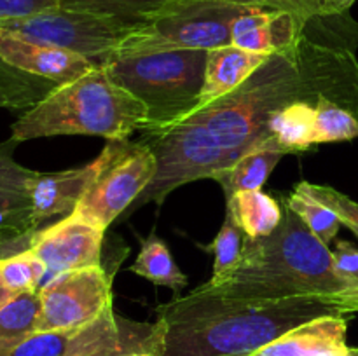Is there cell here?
Returning a JSON list of instances; mask_svg holds the SVG:
<instances>
[{
  "mask_svg": "<svg viewBox=\"0 0 358 356\" xmlns=\"http://www.w3.org/2000/svg\"><path fill=\"white\" fill-rule=\"evenodd\" d=\"M327 96L358 117V61L353 45L301 38L271 54L240 87L189 115L231 163L269 138L273 114L296 101ZM233 166V164H231Z\"/></svg>",
  "mask_w": 358,
  "mask_h": 356,
  "instance_id": "obj_1",
  "label": "cell"
},
{
  "mask_svg": "<svg viewBox=\"0 0 358 356\" xmlns=\"http://www.w3.org/2000/svg\"><path fill=\"white\" fill-rule=\"evenodd\" d=\"M358 313L331 295L234 299L192 290L157 307V320L140 342L156 356H252L315 318Z\"/></svg>",
  "mask_w": 358,
  "mask_h": 356,
  "instance_id": "obj_2",
  "label": "cell"
},
{
  "mask_svg": "<svg viewBox=\"0 0 358 356\" xmlns=\"http://www.w3.org/2000/svg\"><path fill=\"white\" fill-rule=\"evenodd\" d=\"M198 290L234 299L331 295L358 309V283L338 271L331 248L287 205L275 232L257 239L245 236L236 267L226 278L206 281Z\"/></svg>",
  "mask_w": 358,
  "mask_h": 356,
  "instance_id": "obj_3",
  "label": "cell"
},
{
  "mask_svg": "<svg viewBox=\"0 0 358 356\" xmlns=\"http://www.w3.org/2000/svg\"><path fill=\"white\" fill-rule=\"evenodd\" d=\"M147 124L145 105L115 84L103 66L96 65L77 79L58 84L31 105L13 124L10 140L21 143L63 135L129 140Z\"/></svg>",
  "mask_w": 358,
  "mask_h": 356,
  "instance_id": "obj_4",
  "label": "cell"
},
{
  "mask_svg": "<svg viewBox=\"0 0 358 356\" xmlns=\"http://www.w3.org/2000/svg\"><path fill=\"white\" fill-rule=\"evenodd\" d=\"M208 51L133 52L112 54L96 65L147 108V129H161L194 114L205 84Z\"/></svg>",
  "mask_w": 358,
  "mask_h": 356,
  "instance_id": "obj_5",
  "label": "cell"
},
{
  "mask_svg": "<svg viewBox=\"0 0 358 356\" xmlns=\"http://www.w3.org/2000/svg\"><path fill=\"white\" fill-rule=\"evenodd\" d=\"M250 9L222 0H177L136 24L114 54L226 47L233 44V23Z\"/></svg>",
  "mask_w": 358,
  "mask_h": 356,
  "instance_id": "obj_6",
  "label": "cell"
},
{
  "mask_svg": "<svg viewBox=\"0 0 358 356\" xmlns=\"http://www.w3.org/2000/svg\"><path fill=\"white\" fill-rule=\"evenodd\" d=\"M142 133V142L156 156L157 171L149 187L133 202V208L147 202L161 205L180 185L203 178L213 180L217 173L233 164L213 140L187 117L166 128Z\"/></svg>",
  "mask_w": 358,
  "mask_h": 356,
  "instance_id": "obj_7",
  "label": "cell"
},
{
  "mask_svg": "<svg viewBox=\"0 0 358 356\" xmlns=\"http://www.w3.org/2000/svg\"><path fill=\"white\" fill-rule=\"evenodd\" d=\"M101 166L70 215L101 230L133 206L157 171L156 156L147 143L108 140L101 150Z\"/></svg>",
  "mask_w": 358,
  "mask_h": 356,
  "instance_id": "obj_8",
  "label": "cell"
},
{
  "mask_svg": "<svg viewBox=\"0 0 358 356\" xmlns=\"http://www.w3.org/2000/svg\"><path fill=\"white\" fill-rule=\"evenodd\" d=\"M136 24L138 23L58 7L35 16L6 21L0 28L24 40L65 49L100 63L117 51L119 44Z\"/></svg>",
  "mask_w": 358,
  "mask_h": 356,
  "instance_id": "obj_9",
  "label": "cell"
},
{
  "mask_svg": "<svg viewBox=\"0 0 358 356\" xmlns=\"http://www.w3.org/2000/svg\"><path fill=\"white\" fill-rule=\"evenodd\" d=\"M37 332L79 330L112 306L110 278L101 265L66 271L42 283Z\"/></svg>",
  "mask_w": 358,
  "mask_h": 356,
  "instance_id": "obj_10",
  "label": "cell"
},
{
  "mask_svg": "<svg viewBox=\"0 0 358 356\" xmlns=\"http://www.w3.org/2000/svg\"><path fill=\"white\" fill-rule=\"evenodd\" d=\"M103 234L105 230L73 215L37 230L30 250L45 265L44 281L62 272L100 265Z\"/></svg>",
  "mask_w": 358,
  "mask_h": 356,
  "instance_id": "obj_11",
  "label": "cell"
},
{
  "mask_svg": "<svg viewBox=\"0 0 358 356\" xmlns=\"http://www.w3.org/2000/svg\"><path fill=\"white\" fill-rule=\"evenodd\" d=\"M0 61L17 72L65 84L91 72L96 63L76 52L24 40L0 28Z\"/></svg>",
  "mask_w": 358,
  "mask_h": 356,
  "instance_id": "obj_12",
  "label": "cell"
},
{
  "mask_svg": "<svg viewBox=\"0 0 358 356\" xmlns=\"http://www.w3.org/2000/svg\"><path fill=\"white\" fill-rule=\"evenodd\" d=\"M308 21L289 10L254 7L231 28L233 44L259 54H278L296 47L306 34Z\"/></svg>",
  "mask_w": 358,
  "mask_h": 356,
  "instance_id": "obj_13",
  "label": "cell"
},
{
  "mask_svg": "<svg viewBox=\"0 0 358 356\" xmlns=\"http://www.w3.org/2000/svg\"><path fill=\"white\" fill-rule=\"evenodd\" d=\"M101 166V156L83 168L56 173H37L28 184L31 222L37 227L42 220L55 215H70Z\"/></svg>",
  "mask_w": 358,
  "mask_h": 356,
  "instance_id": "obj_14",
  "label": "cell"
},
{
  "mask_svg": "<svg viewBox=\"0 0 358 356\" xmlns=\"http://www.w3.org/2000/svg\"><path fill=\"white\" fill-rule=\"evenodd\" d=\"M346 316L315 318L283 334L252 356H353L346 342Z\"/></svg>",
  "mask_w": 358,
  "mask_h": 356,
  "instance_id": "obj_15",
  "label": "cell"
},
{
  "mask_svg": "<svg viewBox=\"0 0 358 356\" xmlns=\"http://www.w3.org/2000/svg\"><path fill=\"white\" fill-rule=\"evenodd\" d=\"M268 58V54L247 51L234 44L208 51L205 84H203L201 98L196 110L233 93Z\"/></svg>",
  "mask_w": 358,
  "mask_h": 356,
  "instance_id": "obj_16",
  "label": "cell"
},
{
  "mask_svg": "<svg viewBox=\"0 0 358 356\" xmlns=\"http://www.w3.org/2000/svg\"><path fill=\"white\" fill-rule=\"evenodd\" d=\"M287 154L289 152L273 136H269L257 147L238 157L233 166L217 173L213 180L222 187L226 199L236 192L261 191L276 164Z\"/></svg>",
  "mask_w": 358,
  "mask_h": 356,
  "instance_id": "obj_17",
  "label": "cell"
},
{
  "mask_svg": "<svg viewBox=\"0 0 358 356\" xmlns=\"http://www.w3.org/2000/svg\"><path fill=\"white\" fill-rule=\"evenodd\" d=\"M226 213L252 239L266 237L276 230L283 220L282 206L262 191L236 192L226 199Z\"/></svg>",
  "mask_w": 358,
  "mask_h": 356,
  "instance_id": "obj_18",
  "label": "cell"
},
{
  "mask_svg": "<svg viewBox=\"0 0 358 356\" xmlns=\"http://www.w3.org/2000/svg\"><path fill=\"white\" fill-rule=\"evenodd\" d=\"M131 348L112 306L90 325L80 328L70 342L66 356H121Z\"/></svg>",
  "mask_w": 358,
  "mask_h": 356,
  "instance_id": "obj_19",
  "label": "cell"
},
{
  "mask_svg": "<svg viewBox=\"0 0 358 356\" xmlns=\"http://www.w3.org/2000/svg\"><path fill=\"white\" fill-rule=\"evenodd\" d=\"M268 131L289 154L310 150L315 143V103L296 101L276 114L268 122Z\"/></svg>",
  "mask_w": 358,
  "mask_h": 356,
  "instance_id": "obj_20",
  "label": "cell"
},
{
  "mask_svg": "<svg viewBox=\"0 0 358 356\" xmlns=\"http://www.w3.org/2000/svg\"><path fill=\"white\" fill-rule=\"evenodd\" d=\"M129 271L154 285L168 286L173 292H180L189 281L187 276L175 264L170 248L156 234H150L147 239L142 241V250Z\"/></svg>",
  "mask_w": 358,
  "mask_h": 356,
  "instance_id": "obj_21",
  "label": "cell"
},
{
  "mask_svg": "<svg viewBox=\"0 0 358 356\" xmlns=\"http://www.w3.org/2000/svg\"><path fill=\"white\" fill-rule=\"evenodd\" d=\"M173 2L177 0H59V7L115 17L128 23H142Z\"/></svg>",
  "mask_w": 358,
  "mask_h": 356,
  "instance_id": "obj_22",
  "label": "cell"
},
{
  "mask_svg": "<svg viewBox=\"0 0 358 356\" xmlns=\"http://www.w3.org/2000/svg\"><path fill=\"white\" fill-rule=\"evenodd\" d=\"M14 145H17L14 140L0 145V208L30 212L28 184L37 171L28 170L14 161Z\"/></svg>",
  "mask_w": 358,
  "mask_h": 356,
  "instance_id": "obj_23",
  "label": "cell"
},
{
  "mask_svg": "<svg viewBox=\"0 0 358 356\" xmlns=\"http://www.w3.org/2000/svg\"><path fill=\"white\" fill-rule=\"evenodd\" d=\"M41 307L38 290L16 293L0 307V341L21 342L28 335L35 334Z\"/></svg>",
  "mask_w": 358,
  "mask_h": 356,
  "instance_id": "obj_24",
  "label": "cell"
},
{
  "mask_svg": "<svg viewBox=\"0 0 358 356\" xmlns=\"http://www.w3.org/2000/svg\"><path fill=\"white\" fill-rule=\"evenodd\" d=\"M358 138V117L352 110L320 96L315 105V143L348 142Z\"/></svg>",
  "mask_w": 358,
  "mask_h": 356,
  "instance_id": "obj_25",
  "label": "cell"
},
{
  "mask_svg": "<svg viewBox=\"0 0 358 356\" xmlns=\"http://www.w3.org/2000/svg\"><path fill=\"white\" fill-rule=\"evenodd\" d=\"M0 279L13 293L34 292L45 279V265L28 248L0 260Z\"/></svg>",
  "mask_w": 358,
  "mask_h": 356,
  "instance_id": "obj_26",
  "label": "cell"
},
{
  "mask_svg": "<svg viewBox=\"0 0 358 356\" xmlns=\"http://www.w3.org/2000/svg\"><path fill=\"white\" fill-rule=\"evenodd\" d=\"M285 205L303 220L308 225V229L329 246L338 236L341 220L332 212L331 208L324 206L322 202L308 198V195L299 194L294 191L292 194L285 198Z\"/></svg>",
  "mask_w": 358,
  "mask_h": 356,
  "instance_id": "obj_27",
  "label": "cell"
},
{
  "mask_svg": "<svg viewBox=\"0 0 358 356\" xmlns=\"http://www.w3.org/2000/svg\"><path fill=\"white\" fill-rule=\"evenodd\" d=\"M243 230L236 225L231 215L226 213V220H224L219 234L213 239V243L206 246V250L212 251L213 257H215V260H213V276L210 281H219V279L226 278L236 267L241 251H243Z\"/></svg>",
  "mask_w": 358,
  "mask_h": 356,
  "instance_id": "obj_28",
  "label": "cell"
},
{
  "mask_svg": "<svg viewBox=\"0 0 358 356\" xmlns=\"http://www.w3.org/2000/svg\"><path fill=\"white\" fill-rule=\"evenodd\" d=\"M296 192L308 195V198L331 208L339 216L341 223L350 227L358 237V202L350 199L343 192L329 187V185H315L310 184V181H301L296 187Z\"/></svg>",
  "mask_w": 358,
  "mask_h": 356,
  "instance_id": "obj_29",
  "label": "cell"
},
{
  "mask_svg": "<svg viewBox=\"0 0 358 356\" xmlns=\"http://www.w3.org/2000/svg\"><path fill=\"white\" fill-rule=\"evenodd\" d=\"M79 330L35 332L17 342L7 356H66L70 342Z\"/></svg>",
  "mask_w": 358,
  "mask_h": 356,
  "instance_id": "obj_30",
  "label": "cell"
},
{
  "mask_svg": "<svg viewBox=\"0 0 358 356\" xmlns=\"http://www.w3.org/2000/svg\"><path fill=\"white\" fill-rule=\"evenodd\" d=\"M222 2L271 10H289V13L297 14L306 21L317 16H325L324 10H322V0H222Z\"/></svg>",
  "mask_w": 358,
  "mask_h": 356,
  "instance_id": "obj_31",
  "label": "cell"
},
{
  "mask_svg": "<svg viewBox=\"0 0 358 356\" xmlns=\"http://www.w3.org/2000/svg\"><path fill=\"white\" fill-rule=\"evenodd\" d=\"M59 0H0V24L58 9Z\"/></svg>",
  "mask_w": 358,
  "mask_h": 356,
  "instance_id": "obj_32",
  "label": "cell"
},
{
  "mask_svg": "<svg viewBox=\"0 0 358 356\" xmlns=\"http://www.w3.org/2000/svg\"><path fill=\"white\" fill-rule=\"evenodd\" d=\"M332 255H334V264L338 271L358 283V246L350 241H338Z\"/></svg>",
  "mask_w": 358,
  "mask_h": 356,
  "instance_id": "obj_33",
  "label": "cell"
},
{
  "mask_svg": "<svg viewBox=\"0 0 358 356\" xmlns=\"http://www.w3.org/2000/svg\"><path fill=\"white\" fill-rule=\"evenodd\" d=\"M37 232V230H35ZM35 232H20V230H0V260L31 246Z\"/></svg>",
  "mask_w": 358,
  "mask_h": 356,
  "instance_id": "obj_34",
  "label": "cell"
},
{
  "mask_svg": "<svg viewBox=\"0 0 358 356\" xmlns=\"http://www.w3.org/2000/svg\"><path fill=\"white\" fill-rule=\"evenodd\" d=\"M21 93L20 91H16L14 87L7 86L6 82H2L0 80V108L2 107H16L17 103H23V101L20 100Z\"/></svg>",
  "mask_w": 358,
  "mask_h": 356,
  "instance_id": "obj_35",
  "label": "cell"
},
{
  "mask_svg": "<svg viewBox=\"0 0 358 356\" xmlns=\"http://www.w3.org/2000/svg\"><path fill=\"white\" fill-rule=\"evenodd\" d=\"M357 0H322L324 14H346Z\"/></svg>",
  "mask_w": 358,
  "mask_h": 356,
  "instance_id": "obj_36",
  "label": "cell"
},
{
  "mask_svg": "<svg viewBox=\"0 0 358 356\" xmlns=\"http://www.w3.org/2000/svg\"><path fill=\"white\" fill-rule=\"evenodd\" d=\"M14 295H16V293L10 292V290L3 285L2 279H0V307H2L6 302H9Z\"/></svg>",
  "mask_w": 358,
  "mask_h": 356,
  "instance_id": "obj_37",
  "label": "cell"
},
{
  "mask_svg": "<svg viewBox=\"0 0 358 356\" xmlns=\"http://www.w3.org/2000/svg\"><path fill=\"white\" fill-rule=\"evenodd\" d=\"M17 342H10V341H0V356H7L10 353V349L16 346Z\"/></svg>",
  "mask_w": 358,
  "mask_h": 356,
  "instance_id": "obj_38",
  "label": "cell"
},
{
  "mask_svg": "<svg viewBox=\"0 0 358 356\" xmlns=\"http://www.w3.org/2000/svg\"><path fill=\"white\" fill-rule=\"evenodd\" d=\"M121 356H156L152 353H147L143 349H129V351H124Z\"/></svg>",
  "mask_w": 358,
  "mask_h": 356,
  "instance_id": "obj_39",
  "label": "cell"
},
{
  "mask_svg": "<svg viewBox=\"0 0 358 356\" xmlns=\"http://www.w3.org/2000/svg\"><path fill=\"white\" fill-rule=\"evenodd\" d=\"M352 353L353 356H358V348H352Z\"/></svg>",
  "mask_w": 358,
  "mask_h": 356,
  "instance_id": "obj_40",
  "label": "cell"
},
{
  "mask_svg": "<svg viewBox=\"0 0 358 356\" xmlns=\"http://www.w3.org/2000/svg\"><path fill=\"white\" fill-rule=\"evenodd\" d=\"M0 63H2V61H0Z\"/></svg>",
  "mask_w": 358,
  "mask_h": 356,
  "instance_id": "obj_41",
  "label": "cell"
}]
</instances>
